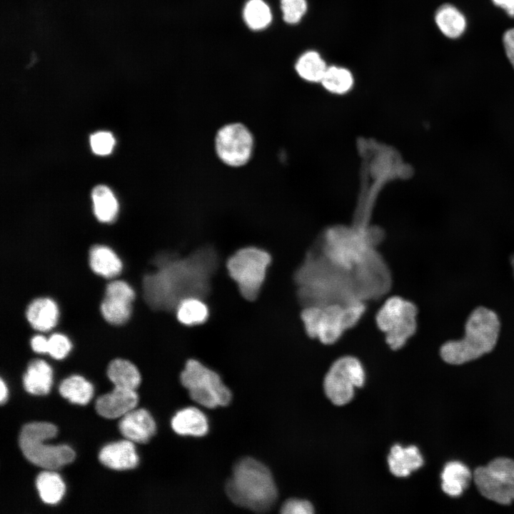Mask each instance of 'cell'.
I'll use <instances>...</instances> for the list:
<instances>
[{"mask_svg": "<svg viewBox=\"0 0 514 514\" xmlns=\"http://www.w3.org/2000/svg\"><path fill=\"white\" fill-rule=\"evenodd\" d=\"M153 264L155 270L143 278L144 300L153 310L171 311L184 298L210 294L219 257L213 246H203L184 256L159 253Z\"/></svg>", "mask_w": 514, "mask_h": 514, "instance_id": "obj_1", "label": "cell"}, {"mask_svg": "<svg viewBox=\"0 0 514 514\" xmlns=\"http://www.w3.org/2000/svg\"><path fill=\"white\" fill-rule=\"evenodd\" d=\"M225 490L233 503L255 512L269 510L278 498L277 488L270 470L250 457L236 463Z\"/></svg>", "mask_w": 514, "mask_h": 514, "instance_id": "obj_2", "label": "cell"}, {"mask_svg": "<svg viewBox=\"0 0 514 514\" xmlns=\"http://www.w3.org/2000/svg\"><path fill=\"white\" fill-rule=\"evenodd\" d=\"M499 330L500 322L495 313L478 307L466 321L463 338L445 343L440 348V356L444 361L454 365L475 360L493 349Z\"/></svg>", "mask_w": 514, "mask_h": 514, "instance_id": "obj_3", "label": "cell"}, {"mask_svg": "<svg viewBox=\"0 0 514 514\" xmlns=\"http://www.w3.org/2000/svg\"><path fill=\"white\" fill-rule=\"evenodd\" d=\"M57 428L47 422H32L24 425L19 433V445L25 458L36 466L55 470L71 463L74 450L67 445L44 444L56 435Z\"/></svg>", "mask_w": 514, "mask_h": 514, "instance_id": "obj_4", "label": "cell"}, {"mask_svg": "<svg viewBox=\"0 0 514 514\" xmlns=\"http://www.w3.org/2000/svg\"><path fill=\"white\" fill-rule=\"evenodd\" d=\"M271 262V256L267 251L251 246L234 252L227 259L226 266L241 296L253 301L260 293Z\"/></svg>", "mask_w": 514, "mask_h": 514, "instance_id": "obj_5", "label": "cell"}, {"mask_svg": "<svg viewBox=\"0 0 514 514\" xmlns=\"http://www.w3.org/2000/svg\"><path fill=\"white\" fill-rule=\"evenodd\" d=\"M180 381L191 398L208 408L226 406L232 398L220 376L196 359H189L180 375Z\"/></svg>", "mask_w": 514, "mask_h": 514, "instance_id": "obj_6", "label": "cell"}, {"mask_svg": "<svg viewBox=\"0 0 514 514\" xmlns=\"http://www.w3.org/2000/svg\"><path fill=\"white\" fill-rule=\"evenodd\" d=\"M417 308L401 297L388 298L376 314V323L386 334V341L393 350L403 347L415 332Z\"/></svg>", "mask_w": 514, "mask_h": 514, "instance_id": "obj_7", "label": "cell"}, {"mask_svg": "<svg viewBox=\"0 0 514 514\" xmlns=\"http://www.w3.org/2000/svg\"><path fill=\"white\" fill-rule=\"evenodd\" d=\"M474 481L486 498L502 505L514 500V460L498 458L475 469Z\"/></svg>", "mask_w": 514, "mask_h": 514, "instance_id": "obj_8", "label": "cell"}, {"mask_svg": "<svg viewBox=\"0 0 514 514\" xmlns=\"http://www.w3.org/2000/svg\"><path fill=\"white\" fill-rule=\"evenodd\" d=\"M364 381V370L360 361L353 356H344L331 366L324 379V390L333 403L342 405L353 398L354 388L361 387Z\"/></svg>", "mask_w": 514, "mask_h": 514, "instance_id": "obj_9", "label": "cell"}, {"mask_svg": "<svg viewBox=\"0 0 514 514\" xmlns=\"http://www.w3.org/2000/svg\"><path fill=\"white\" fill-rule=\"evenodd\" d=\"M215 146L218 158L226 165L241 166L250 159L253 138L246 126L240 123L225 125L217 132Z\"/></svg>", "mask_w": 514, "mask_h": 514, "instance_id": "obj_10", "label": "cell"}, {"mask_svg": "<svg viewBox=\"0 0 514 514\" xmlns=\"http://www.w3.org/2000/svg\"><path fill=\"white\" fill-rule=\"evenodd\" d=\"M239 19L243 27L253 35L263 34L275 24V11L269 0H243Z\"/></svg>", "mask_w": 514, "mask_h": 514, "instance_id": "obj_11", "label": "cell"}, {"mask_svg": "<svg viewBox=\"0 0 514 514\" xmlns=\"http://www.w3.org/2000/svg\"><path fill=\"white\" fill-rule=\"evenodd\" d=\"M119 428L127 440L146 443L154 435L156 425L150 413L144 408H139L133 409L122 416Z\"/></svg>", "mask_w": 514, "mask_h": 514, "instance_id": "obj_12", "label": "cell"}, {"mask_svg": "<svg viewBox=\"0 0 514 514\" xmlns=\"http://www.w3.org/2000/svg\"><path fill=\"white\" fill-rule=\"evenodd\" d=\"M346 329L344 304L331 303L321 306L316 338L324 344H332Z\"/></svg>", "mask_w": 514, "mask_h": 514, "instance_id": "obj_13", "label": "cell"}, {"mask_svg": "<svg viewBox=\"0 0 514 514\" xmlns=\"http://www.w3.org/2000/svg\"><path fill=\"white\" fill-rule=\"evenodd\" d=\"M138 397L133 390L118 387L99 397L96 401V412L106 418H116L135 408Z\"/></svg>", "mask_w": 514, "mask_h": 514, "instance_id": "obj_14", "label": "cell"}, {"mask_svg": "<svg viewBox=\"0 0 514 514\" xmlns=\"http://www.w3.org/2000/svg\"><path fill=\"white\" fill-rule=\"evenodd\" d=\"M99 459L105 466L118 470L132 469L138 463L133 442L129 440L105 445L99 452Z\"/></svg>", "mask_w": 514, "mask_h": 514, "instance_id": "obj_15", "label": "cell"}, {"mask_svg": "<svg viewBox=\"0 0 514 514\" xmlns=\"http://www.w3.org/2000/svg\"><path fill=\"white\" fill-rule=\"evenodd\" d=\"M25 316L33 329L40 332H47L57 324L59 316V307L52 298L39 297L29 303Z\"/></svg>", "mask_w": 514, "mask_h": 514, "instance_id": "obj_16", "label": "cell"}, {"mask_svg": "<svg viewBox=\"0 0 514 514\" xmlns=\"http://www.w3.org/2000/svg\"><path fill=\"white\" fill-rule=\"evenodd\" d=\"M171 425L176 433L193 437L206 435L209 428L206 415L192 406L178 410L173 416Z\"/></svg>", "mask_w": 514, "mask_h": 514, "instance_id": "obj_17", "label": "cell"}, {"mask_svg": "<svg viewBox=\"0 0 514 514\" xmlns=\"http://www.w3.org/2000/svg\"><path fill=\"white\" fill-rule=\"evenodd\" d=\"M89 264L96 274L111 278L118 276L122 270V261L109 246L95 245L89 252Z\"/></svg>", "mask_w": 514, "mask_h": 514, "instance_id": "obj_18", "label": "cell"}, {"mask_svg": "<svg viewBox=\"0 0 514 514\" xmlns=\"http://www.w3.org/2000/svg\"><path fill=\"white\" fill-rule=\"evenodd\" d=\"M390 472L397 477H406L423 464L418 448L414 445L403 448L395 445L388 458Z\"/></svg>", "mask_w": 514, "mask_h": 514, "instance_id": "obj_19", "label": "cell"}, {"mask_svg": "<svg viewBox=\"0 0 514 514\" xmlns=\"http://www.w3.org/2000/svg\"><path fill=\"white\" fill-rule=\"evenodd\" d=\"M24 389L34 395H46L52 384V369L44 360L34 359L29 362L23 376Z\"/></svg>", "mask_w": 514, "mask_h": 514, "instance_id": "obj_20", "label": "cell"}, {"mask_svg": "<svg viewBox=\"0 0 514 514\" xmlns=\"http://www.w3.org/2000/svg\"><path fill=\"white\" fill-rule=\"evenodd\" d=\"M472 475L469 468L458 461L448 463L442 472V489L451 497L460 496L469 485Z\"/></svg>", "mask_w": 514, "mask_h": 514, "instance_id": "obj_21", "label": "cell"}, {"mask_svg": "<svg viewBox=\"0 0 514 514\" xmlns=\"http://www.w3.org/2000/svg\"><path fill=\"white\" fill-rule=\"evenodd\" d=\"M328 66L316 51L307 50L301 53L294 62V70L303 80L310 83L321 82Z\"/></svg>", "mask_w": 514, "mask_h": 514, "instance_id": "obj_22", "label": "cell"}, {"mask_svg": "<svg viewBox=\"0 0 514 514\" xmlns=\"http://www.w3.org/2000/svg\"><path fill=\"white\" fill-rule=\"evenodd\" d=\"M107 376L114 387L136 390L141 383V375L136 366L122 358L109 363Z\"/></svg>", "mask_w": 514, "mask_h": 514, "instance_id": "obj_23", "label": "cell"}, {"mask_svg": "<svg viewBox=\"0 0 514 514\" xmlns=\"http://www.w3.org/2000/svg\"><path fill=\"white\" fill-rule=\"evenodd\" d=\"M435 21L441 32L452 39L459 37L466 26L463 14L450 4H444L436 11Z\"/></svg>", "mask_w": 514, "mask_h": 514, "instance_id": "obj_24", "label": "cell"}, {"mask_svg": "<svg viewBox=\"0 0 514 514\" xmlns=\"http://www.w3.org/2000/svg\"><path fill=\"white\" fill-rule=\"evenodd\" d=\"M174 311L178 321L186 326L203 323L209 316V309L204 299L189 297L181 300Z\"/></svg>", "mask_w": 514, "mask_h": 514, "instance_id": "obj_25", "label": "cell"}, {"mask_svg": "<svg viewBox=\"0 0 514 514\" xmlns=\"http://www.w3.org/2000/svg\"><path fill=\"white\" fill-rule=\"evenodd\" d=\"M94 212L96 218L103 223L114 220L118 211V202L111 189L104 185H98L91 192Z\"/></svg>", "mask_w": 514, "mask_h": 514, "instance_id": "obj_26", "label": "cell"}, {"mask_svg": "<svg viewBox=\"0 0 514 514\" xmlns=\"http://www.w3.org/2000/svg\"><path fill=\"white\" fill-rule=\"evenodd\" d=\"M36 486L41 499L47 504L59 503L65 493L61 478L52 470L41 472L36 478Z\"/></svg>", "mask_w": 514, "mask_h": 514, "instance_id": "obj_27", "label": "cell"}, {"mask_svg": "<svg viewBox=\"0 0 514 514\" xmlns=\"http://www.w3.org/2000/svg\"><path fill=\"white\" fill-rule=\"evenodd\" d=\"M61 396L73 403L87 404L94 393L92 384L84 377L74 375L64 379L59 385Z\"/></svg>", "mask_w": 514, "mask_h": 514, "instance_id": "obj_28", "label": "cell"}, {"mask_svg": "<svg viewBox=\"0 0 514 514\" xmlns=\"http://www.w3.org/2000/svg\"><path fill=\"white\" fill-rule=\"evenodd\" d=\"M132 303L121 298L104 296L100 304L104 319L114 326L125 323L131 317Z\"/></svg>", "mask_w": 514, "mask_h": 514, "instance_id": "obj_29", "label": "cell"}, {"mask_svg": "<svg viewBox=\"0 0 514 514\" xmlns=\"http://www.w3.org/2000/svg\"><path fill=\"white\" fill-rule=\"evenodd\" d=\"M321 83L328 91L342 95L348 93L353 88L354 78L348 69L331 66H328Z\"/></svg>", "mask_w": 514, "mask_h": 514, "instance_id": "obj_30", "label": "cell"}, {"mask_svg": "<svg viewBox=\"0 0 514 514\" xmlns=\"http://www.w3.org/2000/svg\"><path fill=\"white\" fill-rule=\"evenodd\" d=\"M278 2L281 19L288 26L300 24L308 11L307 0H278Z\"/></svg>", "mask_w": 514, "mask_h": 514, "instance_id": "obj_31", "label": "cell"}, {"mask_svg": "<svg viewBox=\"0 0 514 514\" xmlns=\"http://www.w3.org/2000/svg\"><path fill=\"white\" fill-rule=\"evenodd\" d=\"M71 348V341L63 333H54L48 338V353L54 359L64 358Z\"/></svg>", "mask_w": 514, "mask_h": 514, "instance_id": "obj_32", "label": "cell"}, {"mask_svg": "<svg viewBox=\"0 0 514 514\" xmlns=\"http://www.w3.org/2000/svg\"><path fill=\"white\" fill-rule=\"evenodd\" d=\"M115 139L113 135L108 131H99L90 137V145L93 152L97 155L105 156L109 154L114 146Z\"/></svg>", "mask_w": 514, "mask_h": 514, "instance_id": "obj_33", "label": "cell"}, {"mask_svg": "<svg viewBox=\"0 0 514 514\" xmlns=\"http://www.w3.org/2000/svg\"><path fill=\"white\" fill-rule=\"evenodd\" d=\"M104 296L121 298L132 303L136 294L127 282L123 280H114L106 286Z\"/></svg>", "mask_w": 514, "mask_h": 514, "instance_id": "obj_34", "label": "cell"}, {"mask_svg": "<svg viewBox=\"0 0 514 514\" xmlns=\"http://www.w3.org/2000/svg\"><path fill=\"white\" fill-rule=\"evenodd\" d=\"M321 310V306L310 305L304 306L301 313L306 333L311 338H316V328Z\"/></svg>", "mask_w": 514, "mask_h": 514, "instance_id": "obj_35", "label": "cell"}, {"mask_svg": "<svg viewBox=\"0 0 514 514\" xmlns=\"http://www.w3.org/2000/svg\"><path fill=\"white\" fill-rule=\"evenodd\" d=\"M281 512L283 514H311L313 508L307 500L289 499L283 504Z\"/></svg>", "mask_w": 514, "mask_h": 514, "instance_id": "obj_36", "label": "cell"}, {"mask_svg": "<svg viewBox=\"0 0 514 514\" xmlns=\"http://www.w3.org/2000/svg\"><path fill=\"white\" fill-rule=\"evenodd\" d=\"M31 349L38 353H48V338L41 334L34 336L30 340Z\"/></svg>", "mask_w": 514, "mask_h": 514, "instance_id": "obj_37", "label": "cell"}, {"mask_svg": "<svg viewBox=\"0 0 514 514\" xmlns=\"http://www.w3.org/2000/svg\"><path fill=\"white\" fill-rule=\"evenodd\" d=\"M503 44L508 58L514 67V28L504 34Z\"/></svg>", "mask_w": 514, "mask_h": 514, "instance_id": "obj_38", "label": "cell"}, {"mask_svg": "<svg viewBox=\"0 0 514 514\" xmlns=\"http://www.w3.org/2000/svg\"><path fill=\"white\" fill-rule=\"evenodd\" d=\"M493 3L502 8L511 17H514V0H492Z\"/></svg>", "mask_w": 514, "mask_h": 514, "instance_id": "obj_39", "label": "cell"}, {"mask_svg": "<svg viewBox=\"0 0 514 514\" xmlns=\"http://www.w3.org/2000/svg\"><path fill=\"white\" fill-rule=\"evenodd\" d=\"M7 388L2 379L0 381V402L4 404L7 399Z\"/></svg>", "mask_w": 514, "mask_h": 514, "instance_id": "obj_40", "label": "cell"}, {"mask_svg": "<svg viewBox=\"0 0 514 514\" xmlns=\"http://www.w3.org/2000/svg\"><path fill=\"white\" fill-rule=\"evenodd\" d=\"M511 264H512V266H513V271H514V256H513V257L512 258V259H511Z\"/></svg>", "mask_w": 514, "mask_h": 514, "instance_id": "obj_41", "label": "cell"}]
</instances>
